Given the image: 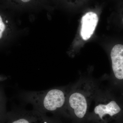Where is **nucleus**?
<instances>
[{"instance_id":"f257e3e1","label":"nucleus","mask_w":123,"mask_h":123,"mask_svg":"<svg viewBox=\"0 0 123 123\" xmlns=\"http://www.w3.org/2000/svg\"><path fill=\"white\" fill-rule=\"evenodd\" d=\"M99 89L95 80L83 78L71 86L66 110L73 123H87L91 104Z\"/></svg>"},{"instance_id":"f03ea898","label":"nucleus","mask_w":123,"mask_h":123,"mask_svg":"<svg viewBox=\"0 0 123 123\" xmlns=\"http://www.w3.org/2000/svg\"><path fill=\"white\" fill-rule=\"evenodd\" d=\"M69 86L48 90L26 91L21 93V98L32 105L34 110L42 114L51 113L54 116L70 119L66 110L67 98L71 88Z\"/></svg>"},{"instance_id":"7ed1b4c3","label":"nucleus","mask_w":123,"mask_h":123,"mask_svg":"<svg viewBox=\"0 0 123 123\" xmlns=\"http://www.w3.org/2000/svg\"><path fill=\"white\" fill-rule=\"evenodd\" d=\"M94 101V108L89 112L87 123H108L123 117V106L120 98L110 90L99 89Z\"/></svg>"},{"instance_id":"20e7f679","label":"nucleus","mask_w":123,"mask_h":123,"mask_svg":"<svg viewBox=\"0 0 123 123\" xmlns=\"http://www.w3.org/2000/svg\"><path fill=\"white\" fill-rule=\"evenodd\" d=\"M8 123H62L60 118L50 117L35 110H18L10 117Z\"/></svg>"},{"instance_id":"39448f33","label":"nucleus","mask_w":123,"mask_h":123,"mask_svg":"<svg viewBox=\"0 0 123 123\" xmlns=\"http://www.w3.org/2000/svg\"><path fill=\"white\" fill-rule=\"evenodd\" d=\"M112 73L111 81L115 88L123 92V45H115L111 51Z\"/></svg>"},{"instance_id":"423d86ee","label":"nucleus","mask_w":123,"mask_h":123,"mask_svg":"<svg viewBox=\"0 0 123 123\" xmlns=\"http://www.w3.org/2000/svg\"><path fill=\"white\" fill-rule=\"evenodd\" d=\"M97 13L90 11L86 13L81 19L80 34L84 40H88L91 37L98 22Z\"/></svg>"},{"instance_id":"0eeeda50","label":"nucleus","mask_w":123,"mask_h":123,"mask_svg":"<svg viewBox=\"0 0 123 123\" xmlns=\"http://www.w3.org/2000/svg\"><path fill=\"white\" fill-rule=\"evenodd\" d=\"M6 24L2 16L0 15V40L2 39L6 30Z\"/></svg>"},{"instance_id":"6e6552de","label":"nucleus","mask_w":123,"mask_h":123,"mask_svg":"<svg viewBox=\"0 0 123 123\" xmlns=\"http://www.w3.org/2000/svg\"><path fill=\"white\" fill-rule=\"evenodd\" d=\"M113 123H123V117L116 121H114Z\"/></svg>"},{"instance_id":"1a4fd4ad","label":"nucleus","mask_w":123,"mask_h":123,"mask_svg":"<svg viewBox=\"0 0 123 123\" xmlns=\"http://www.w3.org/2000/svg\"><path fill=\"white\" fill-rule=\"evenodd\" d=\"M120 98V100H121V103H122L123 106V92L121 93V96Z\"/></svg>"},{"instance_id":"9d476101","label":"nucleus","mask_w":123,"mask_h":123,"mask_svg":"<svg viewBox=\"0 0 123 123\" xmlns=\"http://www.w3.org/2000/svg\"><path fill=\"white\" fill-rule=\"evenodd\" d=\"M21 0L23 2H29V1H30L31 0Z\"/></svg>"},{"instance_id":"9b49d317","label":"nucleus","mask_w":123,"mask_h":123,"mask_svg":"<svg viewBox=\"0 0 123 123\" xmlns=\"http://www.w3.org/2000/svg\"></svg>"}]
</instances>
